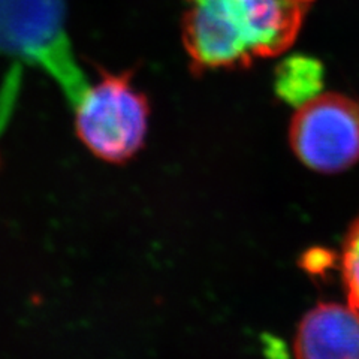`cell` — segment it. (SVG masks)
Masks as SVG:
<instances>
[{
	"mask_svg": "<svg viewBox=\"0 0 359 359\" xmlns=\"http://www.w3.org/2000/svg\"><path fill=\"white\" fill-rule=\"evenodd\" d=\"M297 359H359V311L351 304L322 302L298 325Z\"/></svg>",
	"mask_w": 359,
	"mask_h": 359,
	"instance_id": "5b68a950",
	"label": "cell"
},
{
	"mask_svg": "<svg viewBox=\"0 0 359 359\" xmlns=\"http://www.w3.org/2000/svg\"><path fill=\"white\" fill-rule=\"evenodd\" d=\"M295 156L313 171L339 174L359 162V100L322 93L297 108L289 126Z\"/></svg>",
	"mask_w": 359,
	"mask_h": 359,
	"instance_id": "277c9868",
	"label": "cell"
},
{
	"mask_svg": "<svg viewBox=\"0 0 359 359\" xmlns=\"http://www.w3.org/2000/svg\"><path fill=\"white\" fill-rule=\"evenodd\" d=\"M323 86L325 65L310 54H290L274 69V93L289 107L299 108L310 102L322 95Z\"/></svg>",
	"mask_w": 359,
	"mask_h": 359,
	"instance_id": "8992f818",
	"label": "cell"
},
{
	"mask_svg": "<svg viewBox=\"0 0 359 359\" xmlns=\"http://www.w3.org/2000/svg\"><path fill=\"white\" fill-rule=\"evenodd\" d=\"M190 72L243 71L287 51L316 0H183Z\"/></svg>",
	"mask_w": 359,
	"mask_h": 359,
	"instance_id": "6da1fadb",
	"label": "cell"
},
{
	"mask_svg": "<svg viewBox=\"0 0 359 359\" xmlns=\"http://www.w3.org/2000/svg\"><path fill=\"white\" fill-rule=\"evenodd\" d=\"M340 264L347 299L359 311V217L347 232Z\"/></svg>",
	"mask_w": 359,
	"mask_h": 359,
	"instance_id": "52a82bcc",
	"label": "cell"
},
{
	"mask_svg": "<svg viewBox=\"0 0 359 359\" xmlns=\"http://www.w3.org/2000/svg\"><path fill=\"white\" fill-rule=\"evenodd\" d=\"M97 67V81L87 84L74 102L78 140L97 159L112 165L132 161L145 144L150 102L135 84V71Z\"/></svg>",
	"mask_w": 359,
	"mask_h": 359,
	"instance_id": "7a4b0ae2",
	"label": "cell"
},
{
	"mask_svg": "<svg viewBox=\"0 0 359 359\" xmlns=\"http://www.w3.org/2000/svg\"><path fill=\"white\" fill-rule=\"evenodd\" d=\"M65 0H0V53L41 66L67 96L86 76L65 33Z\"/></svg>",
	"mask_w": 359,
	"mask_h": 359,
	"instance_id": "3957f363",
	"label": "cell"
},
{
	"mask_svg": "<svg viewBox=\"0 0 359 359\" xmlns=\"http://www.w3.org/2000/svg\"><path fill=\"white\" fill-rule=\"evenodd\" d=\"M332 261L334 257L331 253L325 250H313L304 257L302 265H304L307 268V271L311 274H322L331 266Z\"/></svg>",
	"mask_w": 359,
	"mask_h": 359,
	"instance_id": "ba28073f",
	"label": "cell"
}]
</instances>
